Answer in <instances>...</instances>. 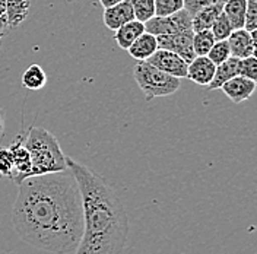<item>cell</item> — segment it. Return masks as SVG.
I'll return each instance as SVG.
<instances>
[{
    "label": "cell",
    "instance_id": "6da1fadb",
    "mask_svg": "<svg viewBox=\"0 0 257 254\" xmlns=\"http://www.w3.org/2000/svg\"><path fill=\"white\" fill-rule=\"evenodd\" d=\"M12 223L21 239L53 254L75 253L83 234L79 187L67 168L18 184Z\"/></svg>",
    "mask_w": 257,
    "mask_h": 254
},
{
    "label": "cell",
    "instance_id": "7a4b0ae2",
    "mask_svg": "<svg viewBox=\"0 0 257 254\" xmlns=\"http://www.w3.org/2000/svg\"><path fill=\"white\" fill-rule=\"evenodd\" d=\"M75 175L83 212V234L75 254H121L128 239V218L120 197L105 180L67 157Z\"/></svg>",
    "mask_w": 257,
    "mask_h": 254
},
{
    "label": "cell",
    "instance_id": "3957f363",
    "mask_svg": "<svg viewBox=\"0 0 257 254\" xmlns=\"http://www.w3.org/2000/svg\"><path fill=\"white\" fill-rule=\"evenodd\" d=\"M22 139L31 157L30 177L67 170V157L63 154L60 143L44 127H30V130L22 135Z\"/></svg>",
    "mask_w": 257,
    "mask_h": 254
},
{
    "label": "cell",
    "instance_id": "277c9868",
    "mask_svg": "<svg viewBox=\"0 0 257 254\" xmlns=\"http://www.w3.org/2000/svg\"><path fill=\"white\" fill-rule=\"evenodd\" d=\"M133 78L136 80L138 86L145 94L146 101L154 98L168 96L176 94L181 86V80L174 78L155 66L148 63L146 60L138 62L133 67Z\"/></svg>",
    "mask_w": 257,
    "mask_h": 254
},
{
    "label": "cell",
    "instance_id": "5b68a950",
    "mask_svg": "<svg viewBox=\"0 0 257 254\" xmlns=\"http://www.w3.org/2000/svg\"><path fill=\"white\" fill-rule=\"evenodd\" d=\"M145 31L155 37L178 32H190L193 31L192 16L186 9H181L168 16H152L145 22Z\"/></svg>",
    "mask_w": 257,
    "mask_h": 254
},
{
    "label": "cell",
    "instance_id": "8992f818",
    "mask_svg": "<svg viewBox=\"0 0 257 254\" xmlns=\"http://www.w3.org/2000/svg\"><path fill=\"white\" fill-rule=\"evenodd\" d=\"M193 34L194 32H178V34H167L157 35L158 48L168 50L178 54L186 63L189 64L196 57L193 50Z\"/></svg>",
    "mask_w": 257,
    "mask_h": 254
},
{
    "label": "cell",
    "instance_id": "52a82bcc",
    "mask_svg": "<svg viewBox=\"0 0 257 254\" xmlns=\"http://www.w3.org/2000/svg\"><path fill=\"white\" fill-rule=\"evenodd\" d=\"M146 62L174 78L178 79L187 78V63L173 51L158 48Z\"/></svg>",
    "mask_w": 257,
    "mask_h": 254
},
{
    "label": "cell",
    "instance_id": "ba28073f",
    "mask_svg": "<svg viewBox=\"0 0 257 254\" xmlns=\"http://www.w3.org/2000/svg\"><path fill=\"white\" fill-rule=\"evenodd\" d=\"M228 46L231 56L237 59H244L248 56H256L257 53V30L245 31L244 28L234 30L228 37Z\"/></svg>",
    "mask_w": 257,
    "mask_h": 254
},
{
    "label": "cell",
    "instance_id": "9c48e42d",
    "mask_svg": "<svg viewBox=\"0 0 257 254\" xmlns=\"http://www.w3.org/2000/svg\"><path fill=\"white\" fill-rule=\"evenodd\" d=\"M9 151H11V154H12L14 167H15V175H14L12 181L16 183V184H19V183H22L25 178H28V177H30V173H31V157H30L28 149H27L25 145H24L22 135H21L19 138H16L15 141L11 143Z\"/></svg>",
    "mask_w": 257,
    "mask_h": 254
},
{
    "label": "cell",
    "instance_id": "30bf717a",
    "mask_svg": "<svg viewBox=\"0 0 257 254\" xmlns=\"http://www.w3.org/2000/svg\"><path fill=\"white\" fill-rule=\"evenodd\" d=\"M256 86V80H251L248 78L237 75L232 79L226 80L219 89H222V92L234 104H240L242 101H247L250 96L254 94Z\"/></svg>",
    "mask_w": 257,
    "mask_h": 254
},
{
    "label": "cell",
    "instance_id": "8fae6325",
    "mask_svg": "<svg viewBox=\"0 0 257 254\" xmlns=\"http://www.w3.org/2000/svg\"><path fill=\"white\" fill-rule=\"evenodd\" d=\"M215 63L210 62L208 56H196L187 64V79L199 86H208L215 75Z\"/></svg>",
    "mask_w": 257,
    "mask_h": 254
},
{
    "label": "cell",
    "instance_id": "7c38bea8",
    "mask_svg": "<svg viewBox=\"0 0 257 254\" xmlns=\"http://www.w3.org/2000/svg\"><path fill=\"white\" fill-rule=\"evenodd\" d=\"M133 19H135V14L128 0H123L111 8H105L102 14L104 25L111 31H115L117 28H120L121 25L127 24Z\"/></svg>",
    "mask_w": 257,
    "mask_h": 254
},
{
    "label": "cell",
    "instance_id": "4fadbf2b",
    "mask_svg": "<svg viewBox=\"0 0 257 254\" xmlns=\"http://www.w3.org/2000/svg\"><path fill=\"white\" fill-rule=\"evenodd\" d=\"M30 0H5V14L9 30L19 28L30 15Z\"/></svg>",
    "mask_w": 257,
    "mask_h": 254
},
{
    "label": "cell",
    "instance_id": "5bb4252c",
    "mask_svg": "<svg viewBox=\"0 0 257 254\" xmlns=\"http://www.w3.org/2000/svg\"><path fill=\"white\" fill-rule=\"evenodd\" d=\"M157 50H158L157 37L145 31L132 43V46L126 51L138 62H142V60H148Z\"/></svg>",
    "mask_w": 257,
    "mask_h": 254
},
{
    "label": "cell",
    "instance_id": "9a60e30c",
    "mask_svg": "<svg viewBox=\"0 0 257 254\" xmlns=\"http://www.w3.org/2000/svg\"><path fill=\"white\" fill-rule=\"evenodd\" d=\"M238 62H240V59L231 56L229 59L225 60L224 63L216 64L215 75H213V78H212L210 83L206 88L212 89V91L213 89H219L226 80L232 79L234 76H237L238 75Z\"/></svg>",
    "mask_w": 257,
    "mask_h": 254
},
{
    "label": "cell",
    "instance_id": "2e32d148",
    "mask_svg": "<svg viewBox=\"0 0 257 254\" xmlns=\"http://www.w3.org/2000/svg\"><path fill=\"white\" fill-rule=\"evenodd\" d=\"M145 32V24L138 21V19H133L127 24L121 25L120 28H117L114 31V40L115 43L118 44V47L123 48V50H127L132 43Z\"/></svg>",
    "mask_w": 257,
    "mask_h": 254
},
{
    "label": "cell",
    "instance_id": "e0dca14e",
    "mask_svg": "<svg viewBox=\"0 0 257 254\" xmlns=\"http://www.w3.org/2000/svg\"><path fill=\"white\" fill-rule=\"evenodd\" d=\"M222 5H210L199 9L194 15L192 16V28L193 32L203 31V30H210L213 21L216 16L222 12Z\"/></svg>",
    "mask_w": 257,
    "mask_h": 254
},
{
    "label": "cell",
    "instance_id": "ac0fdd59",
    "mask_svg": "<svg viewBox=\"0 0 257 254\" xmlns=\"http://www.w3.org/2000/svg\"><path fill=\"white\" fill-rule=\"evenodd\" d=\"M245 8H247V0H226L225 2L222 12L229 19L234 30L244 28Z\"/></svg>",
    "mask_w": 257,
    "mask_h": 254
},
{
    "label": "cell",
    "instance_id": "d6986e66",
    "mask_svg": "<svg viewBox=\"0 0 257 254\" xmlns=\"http://www.w3.org/2000/svg\"><path fill=\"white\" fill-rule=\"evenodd\" d=\"M46 83H47V73L40 64H31L22 73V85L27 89L38 91V89H43Z\"/></svg>",
    "mask_w": 257,
    "mask_h": 254
},
{
    "label": "cell",
    "instance_id": "ffe728a7",
    "mask_svg": "<svg viewBox=\"0 0 257 254\" xmlns=\"http://www.w3.org/2000/svg\"><path fill=\"white\" fill-rule=\"evenodd\" d=\"M215 37L210 30H203L193 34V50L196 56H208L209 50L215 43Z\"/></svg>",
    "mask_w": 257,
    "mask_h": 254
},
{
    "label": "cell",
    "instance_id": "44dd1931",
    "mask_svg": "<svg viewBox=\"0 0 257 254\" xmlns=\"http://www.w3.org/2000/svg\"><path fill=\"white\" fill-rule=\"evenodd\" d=\"M135 14V19L146 22L152 16H155V3L154 0H128Z\"/></svg>",
    "mask_w": 257,
    "mask_h": 254
},
{
    "label": "cell",
    "instance_id": "7402d4cb",
    "mask_svg": "<svg viewBox=\"0 0 257 254\" xmlns=\"http://www.w3.org/2000/svg\"><path fill=\"white\" fill-rule=\"evenodd\" d=\"M210 31L213 34L216 41H221V40H228V37L231 35V32L234 31V28H232V25H231L229 19L226 18V15L224 12H221L216 16V19L213 21Z\"/></svg>",
    "mask_w": 257,
    "mask_h": 254
},
{
    "label": "cell",
    "instance_id": "603a6c76",
    "mask_svg": "<svg viewBox=\"0 0 257 254\" xmlns=\"http://www.w3.org/2000/svg\"><path fill=\"white\" fill-rule=\"evenodd\" d=\"M208 57L210 59L212 63H215V66L224 63L226 59L231 57V50H229V46H228V41L226 40L215 41L213 46L209 50Z\"/></svg>",
    "mask_w": 257,
    "mask_h": 254
},
{
    "label": "cell",
    "instance_id": "cb8c5ba5",
    "mask_svg": "<svg viewBox=\"0 0 257 254\" xmlns=\"http://www.w3.org/2000/svg\"><path fill=\"white\" fill-rule=\"evenodd\" d=\"M155 16H168L184 9V0H154Z\"/></svg>",
    "mask_w": 257,
    "mask_h": 254
},
{
    "label": "cell",
    "instance_id": "d4e9b609",
    "mask_svg": "<svg viewBox=\"0 0 257 254\" xmlns=\"http://www.w3.org/2000/svg\"><path fill=\"white\" fill-rule=\"evenodd\" d=\"M15 175L14 158L9 148H0V177L12 180Z\"/></svg>",
    "mask_w": 257,
    "mask_h": 254
},
{
    "label": "cell",
    "instance_id": "484cf974",
    "mask_svg": "<svg viewBox=\"0 0 257 254\" xmlns=\"http://www.w3.org/2000/svg\"><path fill=\"white\" fill-rule=\"evenodd\" d=\"M238 75L251 80H257L256 56H248V57L240 59V62H238Z\"/></svg>",
    "mask_w": 257,
    "mask_h": 254
},
{
    "label": "cell",
    "instance_id": "4316f807",
    "mask_svg": "<svg viewBox=\"0 0 257 254\" xmlns=\"http://www.w3.org/2000/svg\"><path fill=\"white\" fill-rule=\"evenodd\" d=\"M244 30L248 32L257 30V0H247Z\"/></svg>",
    "mask_w": 257,
    "mask_h": 254
},
{
    "label": "cell",
    "instance_id": "83f0119b",
    "mask_svg": "<svg viewBox=\"0 0 257 254\" xmlns=\"http://www.w3.org/2000/svg\"><path fill=\"white\" fill-rule=\"evenodd\" d=\"M226 0H184V9L193 16L199 9L210 6V5H222L224 6Z\"/></svg>",
    "mask_w": 257,
    "mask_h": 254
},
{
    "label": "cell",
    "instance_id": "f1b7e54d",
    "mask_svg": "<svg viewBox=\"0 0 257 254\" xmlns=\"http://www.w3.org/2000/svg\"><path fill=\"white\" fill-rule=\"evenodd\" d=\"M8 30H9V27H8L6 14H5V0H0V46H2V40L6 35Z\"/></svg>",
    "mask_w": 257,
    "mask_h": 254
},
{
    "label": "cell",
    "instance_id": "f546056e",
    "mask_svg": "<svg viewBox=\"0 0 257 254\" xmlns=\"http://www.w3.org/2000/svg\"><path fill=\"white\" fill-rule=\"evenodd\" d=\"M120 2H123V0H99V3L102 5V8L105 9V8H111L114 5H117V3H120Z\"/></svg>",
    "mask_w": 257,
    "mask_h": 254
},
{
    "label": "cell",
    "instance_id": "4dcf8cb0",
    "mask_svg": "<svg viewBox=\"0 0 257 254\" xmlns=\"http://www.w3.org/2000/svg\"><path fill=\"white\" fill-rule=\"evenodd\" d=\"M5 133V111L0 108V136H3Z\"/></svg>",
    "mask_w": 257,
    "mask_h": 254
}]
</instances>
